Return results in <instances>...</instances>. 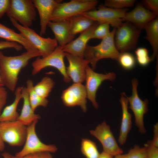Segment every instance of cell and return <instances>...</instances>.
<instances>
[{"mask_svg": "<svg viewBox=\"0 0 158 158\" xmlns=\"http://www.w3.org/2000/svg\"><path fill=\"white\" fill-rule=\"evenodd\" d=\"M22 87H19L15 90V99L13 102L3 109L0 115V123L5 121H16L19 114L17 111V108L19 101L22 98Z\"/></svg>", "mask_w": 158, "mask_h": 158, "instance_id": "24", "label": "cell"}, {"mask_svg": "<svg viewBox=\"0 0 158 158\" xmlns=\"http://www.w3.org/2000/svg\"><path fill=\"white\" fill-rule=\"evenodd\" d=\"M13 158H53L51 153L46 152H38L29 154L22 157H17L13 156Z\"/></svg>", "mask_w": 158, "mask_h": 158, "instance_id": "37", "label": "cell"}, {"mask_svg": "<svg viewBox=\"0 0 158 158\" xmlns=\"http://www.w3.org/2000/svg\"><path fill=\"white\" fill-rule=\"evenodd\" d=\"M116 76L113 72L106 74L99 73L95 72L88 65L85 69L86 85L85 86L87 98L91 102L93 106L97 109L99 105L96 101L97 91L102 82L106 80L113 81Z\"/></svg>", "mask_w": 158, "mask_h": 158, "instance_id": "13", "label": "cell"}, {"mask_svg": "<svg viewBox=\"0 0 158 158\" xmlns=\"http://www.w3.org/2000/svg\"><path fill=\"white\" fill-rule=\"evenodd\" d=\"M119 102L121 106L122 117L118 141L121 145H123L131 129L132 115L128 111V103L125 92L121 93Z\"/></svg>", "mask_w": 158, "mask_h": 158, "instance_id": "20", "label": "cell"}, {"mask_svg": "<svg viewBox=\"0 0 158 158\" xmlns=\"http://www.w3.org/2000/svg\"><path fill=\"white\" fill-rule=\"evenodd\" d=\"M81 151L86 158H98L99 153L96 143L87 138L82 139Z\"/></svg>", "mask_w": 158, "mask_h": 158, "instance_id": "28", "label": "cell"}, {"mask_svg": "<svg viewBox=\"0 0 158 158\" xmlns=\"http://www.w3.org/2000/svg\"><path fill=\"white\" fill-rule=\"evenodd\" d=\"M48 26L54 33L59 46L63 47L73 40L71 33L69 19L57 22L50 21Z\"/></svg>", "mask_w": 158, "mask_h": 158, "instance_id": "19", "label": "cell"}, {"mask_svg": "<svg viewBox=\"0 0 158 158\" xmlns=\"http://www.w3.org/2000/svg\"><path fill=\"white\" fill-rule=\"evenodd\" d=\"M153 138L151 140L153 145L158 147V123L157 122L154 125L153 127Z\"/></svg>", "mask_w": 158, "mask_h": 158, "instance_id": "40", "label": "cell"}, {"mask_svg": "<svg viewBox=\"0 0 158 158\" xmlns=\"http://www.w3.org/2000/svg\"><path fill=\"white\" fill-rule=\"evenodd\" d=\"M7 95L6 89L3 87H0V115L6 102Z\"/></svg>", "mask_w": 158, "mask_h": 158, "instance_id": "38", "label": "cell"}, {"mask_svg": "<svg viewBox=\"0 0 158 158\" xmlns=\"http://www.w3.org/2000/svg\"><path fill=\"white\" fill-rule=\"evenodd\" d=\"M0 38L6 41L17 43L22 45L26 51L36 49L21 33L16 32L0 23Z\"/></svg>", "mask_w": 158, "mask_h": 158, "instance_id": "22", "label": "cell"}, {"mask_svg": "<svg viewBox=\"0 0 158 158\" xmlns=\"http://www.w3.org/2000/svg\"><path fill=\"white\" fill-rule=\"evenodd\" d=\"M11 0H0V19L7 13L10 7Z\"/></svg>", "mask_w": 158, "mask_h": 158, "instance_id": "39", "label": "cell"}, {"mask_svg": "<svg viewBox=\"0 0 158 158\" xmlns=\"http://www.w3.org/2000/svg\"><path fill=\"white\" fill-rule=\"evenodd\" d=\"M38 120L27 126V133L24 145L21 150L16 153L15 157H22L34 153L46 152L55 153L57 150L54 145H46L41 141L36 133L35 126Z\"/></svg>", "mask_w": 158, "mask_h": 158, "instance_id": "9", "label": "cell"}, {"mask_svg": "<svg viewBox=\"0 0 158 158\" xmlns=\"http://www.w3.org/2000/svg\"><path fill=\"white\" fill-rule=\"evenodd\" d=\"M32 1L39 15L40 27V35L42 36L46 33L47 27L50 21L54 8L58 3L61 2L62 1L33 0Z\"/></svg>", "mask_w": 158, "mask_h": 158, "instance_id": "18", "label": "cell"}, {"mask_svg": "<svg viewBox=\"0 0 158 158\" xmlns=\"http://www.w3.org/2000/svg\"><path fill=\"white\" fill-rule=\"evenodd\" d=\"M135 0H106L103 5L104 6L116 9H123L133 7Z\"/></svg>", "mask_w": 158, "mask_h": 158, "instance_id": "31", "label": "cell"}, {"mask_svg": "<svg viewBox=\"0 0 158 158\" xmlns=\"http://www.w3.org/2000/svg\"><path fill=\"white\" fill-rule=\"evenodd\" d=\"M141 30L128 21L123 22L116 28L114 42L120 53L134 49L136 46Z\"/></svg>", "mask_w": 158, "mask_h": 158, "instance_id": "5", "label": "cell"}, {"mask_svg": "<svg viewBox=\"0 0 158 158\" xmlns=\"http://www.w3.org/2000/svg\"><path fill=\"white\" fill-rule=\"evenodd\" d=\"M69 20L71 31L74 36L85 31L97 23L81 14L71 18Z\"/></svg>", "mask_w": 158, "mask_h": 158, "instance_id": "25", "label": "cell"}, {"mask_svg": "<svg viewBox=\"0 0 158 158\" xmlns=\"http://www.w3.org/2000/svg\"><path fill=\"white\" fill-rule=\"evenodd\" d=\"M65 57L69 63L66 68L68 75L74 83H82L85 80V69L89 61L84 58L66 53Z\"/></svg>", "mask_w": 158, "mask_h": 158, "instance_id": "15", "label": "cell"}, {"mask_svg": "<svg viewBox=\"0 0 158 158\" xmlns=\"http://www.w3.org/2000/svg\"><path fill=\"white\" fill-rule=\"evenodd\" d=\"M116 29L114 28L97 45L92 46L87 44L84 57L89 61L93 70L96 68L97 62L101 59L109 58L118 61L120 53L117 50L114 44Z\"/></svg>", "mask_w": 158, "mask_h": 158, "instance_id": "2", "label": "cell"}, {"mask_svg": "<svg viewBox=\"0 0 158 158\" xmlns=\"http://www.w3.org/2000/svg\"><path fill=\"white\" fill-rule=\"evenodd\" d=\"M13 25L22 34L34 48L42 54V57L51 54L58 46L56 40L49 37L44 38L37 34L34 30L23 26L12 18H9Z\"/></svg>", "mask_w": 158, "mask_h": 158, "instance_id": "4", "label": "cell"}, {"mask_svg": "<svg viewBox=\"0 0 158 158\" xmlns=\"http://www.w3.org/2000/svg\"><path fill=\"white\" fill-rule=\"evenodd\" d=\"M22 45L16 42L7 41H0V50L11 48L15 49L17 51H20L22 50Z\"/></svg>", "mask_w": 158, "mask_h": 158, "instance_id": "36", "label": "cell"}, {"mask_svg": "<svg viewBox=\"0 0 158 158\" xmlns=\"http://www.w3.org/2000/svg\"><path fill=\"white\" fill-rule=\"evenodd\" d=\"M21 93L23 103L21 113L17 120L28 126L34 121L40 119L41 117L39 114H35L32 108L26 87H22Z\"/></svg>", "mask_w": 158, "mask_h": 158, "instance_id": "21", "label": "cell"}, {"mask_svg": "<svg viewBox=\"0 0 158 158\" xmlns=\"http://www.w3.org/2000/svg\"><path fill=\"white\" fill-rule=\"evenodd\" d=\"M146 36L145 37L149 42L152 48L153 53L151 56V61L158 57V18L152 20L145 27Z\"/></svg>", "mask_w": 158, "mask_h": 158, "instance_id": "23", "label": "cell"}, {"mask_svg": "<svg viewBox=\"0 0 158 158\" xmlns=\"http://www.w3.org/2000/svg\"><path fill=\"white\" fill-rule=\"evenodd\" d=\"M157 17L154 14L140 3L138 4L131 11L127 12L123 20L130 23L141 30L144 29L148 23Z\"/></svg>", "mask_w": 158, "mask_h": 158, "instance_id": "17", "label": "cell"}, {"mask_svg": "<svg viewBox=\"0 0 158 158\" xmlns=\"http://www.w3.org/2000/svg\"><path fill=\"white\" fill-rule=\"evenodd\" d=\"M5 148L4 142L0 135V152L3 151Z\"/></svg>", "mask_w": 158, "mask_h": 158, "instance_id": "42", "label": "cell"}, {"mask_svg": "<svg viewBox=\"0 0 158 158\" xmlns=\"http://www.w3.org/2000/svg\"><path fill=\"white\" fill-rule=\"evenodd\" d=\"M98 24L97 23L89 29L81 33L76 39L62 47L65 53L84 58V53L88 42L92 39L94 32Z\"/></svg>", "mask_w": 158, "mask_h": 158, "instance_id": "16", "label": "cell"}, {"mask_svg": "<svg viewBox=\"0 0 158 158\" xmlns=\"http://www.w3.org/2000/svg\"><path fill=\"white\" fill-rule=\"evenodd\" d=\"M98 158H113V156L103 151L100 154Z\"/></svg>", "mask_w": 158, "mask_h": 158, "instance_id": "41", "label": "cell"}, {"mask_svg": "<svg viewBox=\"0 0 158 158\" xmlns=\"http://www.w3.org/2000/svg\"><path fill=\"white\" fill-rule=\"evenodd\" d=\"M55 84V83L50 78L45 76L36 85L34 86V89L36 93L40 96L46 98Z\"/></svg>", "mask_w": 158, "mask_h": 158, "instance_id": "27", "label": "cell"}, {"mask_svg": "<svg viewBox=\"0 0 158 158\" xmlns=\"http://www.w3.org/2000/svg\"><path fill=\"white\" fill-rule=\"evenodd\" d=\"M127 12V8L116 9L103 5L99 6L97 10H92L81 15L92 20L98 24L107 23L116 28L123 23V18Z\"/></svg>", "mask_w": 158, "mask_h": 158, "instance_id": "8", "label": "cell"}, {"mask_svg": "<svg viewBox=\"0 0 158 158\" xmlns=\"http://www.w3.org/2000/svg\"><path fill=\"white\" fill-rule=\"evenodd\" d=\"M39 56H42V54L37 49L26 51L15 56H5L0 51V74L4 85L10 91H15L21 70L31 59Z\"/></svg>", "mask_w": 158, "mask_h": 158, "instance_id": "1", "label": "cell"}, {"mask_svg": "<svg viewBox=\"0 0 158 158\" xmlns=\"http://www.w3.org/2000/svg\"><path fill=\"white\" fill-rule=\"evenodd\" d=\"M118 61L124 69L130 70L133 68L135 65V59L131 53L127 52L120 53Z\"/></svg>", "mask_w": 158, "mask_h": 158, "instance_id": "30", "label": "cell"}, {"mask_svg": "<svg viewBox=\"0 0 158 158\" xmlns=\"http://www.w3.org/2000/svg\"><path fill=\"white\" fill-rule=\"evenodd\" d=\"M2 156L4 158H13V156L9 153L4 152L2 154Z\"/></svg>", "mask_w": 158, "mask_h": 158, "instance_id": "43", "label": "cell"}, {"mask_svg": "<svg viewBox=\"0 0 158 158\" xmlns=\"http://www.w3.org/2000/svg\"><path fill=\"white\" fill-rule=\"evenodd\" d=\"M35 8L31 0H11L9 8L6 13L22 26L29 27L36 20Z\"/></svg>", "mask_w": 158, "mask_h": 158, "instance_id": "7", "label": "cell"}, {"mask_svg": "<svg viewBox=\"0 0 158 158\" xmlns=\"http://www.w3.org/2000/svg\"><path fill=\"white\" fill-rule=\"evenodd\" d=\"M87 92L82 83H74L64 90L61 98L64 104L68 107L80 106L84 112L87 110Z\"/></svg>", "mask_w": 158, "mask_h": 158, "instance_id": "14", "label": "cell"}, {"mask_svg": "<svg viewBox=\"0 0 158 158\" xmlns=\"http://www.w3.org/2000/svg\"><path fill=\"white\" fill-rule=\"evenodd\" d=\"M137 61L139 64L142 66H145L151 61V58L148 55V51L144 47H139L135 52Z\"/></svg>", "mask_w": 158, "mask_h": 158, "instance_id": "32", "label": "cell"}, {"mask_svg": "<svg viewBox=\"0 0 158 158\" xmlns=\"http://www.w3.org/2000/svg\"><path fill=\"white\" fill-rule=\"evenodd\" d=\"M144 146L147 147V158H158V147L154 146L151 140L148 141Z\"/></svg>", "mask_w": 158, "mask_h": 158, "instance_id": "35", "label": "cell"}, {"mask_svg": "<svg viewBox=\"0 0 158 158\" xmlns=\"http://www.w3.org/2000/svg\"><path fill=\"white\" fill-rule=\"evenodd\" d=\"M90 132L101 142L103 152L114 157L123 153V150L118 146L110 126L105 121L99 124L95 129L90 130Z\"/></svg>", "mask_w": 158, "mask_h": 158, "instance_id": "12", "label": "cell"}, {"mask_svg": "<svg viewBox=\"0 0 158 158\" xmlns=\"http://www.w3.org/2000/svg\"><path fill=\"white\" fill-rule=\"evenodd\" d=\"M110 25L107 23L98 24L95 29L92 39L102 40L106 37L110 33Z\"/></svg>", "mask_w": 158, "mask_h": 158, "instance_id": "33", "label": "cell"}, {"mask_svg": "<svg viewBox=\"0 0 158 158\" xmlns=\"http://www.w3.org/2000/svg\"><path fill=\"white\" fill-rule=\"evenodd\" d=\"M131 83L132 95L129 97L126 96L130 104L129 108L134 113L135 125L138 128L140 134H145L146 130L144 125V116L148 111V101L147 99L142 100L139 97L137 92L138 84L137 79H133Z\"/></svg>", "mask_w": 158, "mask_h": 158, "instance_id": "11", "label": "cell"}, {"mask_svg": "<svg viewBox=\"0 0 158 158\" xmlns=\"http://www.w3.org/2000/svg\"><path fill=\"white\" fill-rule=\"evenodd\" d=\"M141 3L146 9L158 16V0H143L141 1Z\"/></svg>", "mask_w": 158, "mask_h": 158, "instance_id": "34", "label": "cell"}, {"mask_svg": "<svg viewBox=\"0 0 158 158\" xmlns=\"http://www.w3.org/2000/svg\"><path fill=\"white\" fill-rule=\"evenodd\" d=\"M4 85V84L1 78L0 74V87H3V86Z\"/></svg>", "mask_w": 158, "mask_h": 158, "instance_id": "44", "label": "cell"}, {"mask_svg": "<svg viewBox=\"0 0 158 158\" xmlns=\"http://www.w3.org/2000/svg\"><path fill=\"white\" fill-rule=\"evenodd\" d=\"M33 81L31 79L28 80L26 82V87L28 91L29 102L32 109L35 111L36 109L39 106L46 107L48 103V101L39 96L34 89Z\"/></svg>", "mask_w": 158, "mask_h": 158, "instance_id": "26", "label": "cell"}, {"mask_svg": "<svg viewBox=\"0 0 158 158\" xmlns=\"http://www.w3.org/2000/svg\"><path fill=\"white\" fill-rule=\"evenodd\" d=\"M65 53L62 47L58 46L50 54L44 57H37L32 62V74L35 75L42 69L47 67H52L57 69L63 76L64 81L68 83L71 79L68 75L64 59Z\"/></svg>", "mask_w": 158, "mask_h": 158, "instance_id": "6", "label": "cell"}, {"mask_svg": "<svg viewBox=\"0 0 158 158\" xmlns=\"http://www.w3.org/2000/svg\"><path fill=\"white\" fill-rule=\"evenodd\" d=\"M27 127L19 121L0 123V135L3 141L9 145L20 146L25 141Z\"/></svg>", "mask_w": 158, "mask_h": 158, "instance_id": "10", "label": "cell"}, {"mask_svg": "<svg viewBox=\"0 0 158 158\" xmlns=\"http://www.w3.org/2000/svg\"><path fill=\"white\" fill-rule=\"evenodd\" d=\"M98 3L97 0H71L60 2L56 6L50 21L57 22L69 19L95 8Z\"/></svg>", "mask_w": 158, "mask_h": 158, "instance_id": "3", "label": "cell"}, {"mask_svg": "<svg viewBox=\"0 0 158 158\" xmlns=\"http://www.w3.org/2000/svg\"><path fill=\"white\" fill-rule=\"evenodd\" d=\"M147 150L145 146L141 147L138 145H135L127 153L119 154L115 156L114 158H147Z\"/></svg>", "mask_w": 158, "mask_h": 158, "instance_id": "29", "label": "cell"}]
</instances>
